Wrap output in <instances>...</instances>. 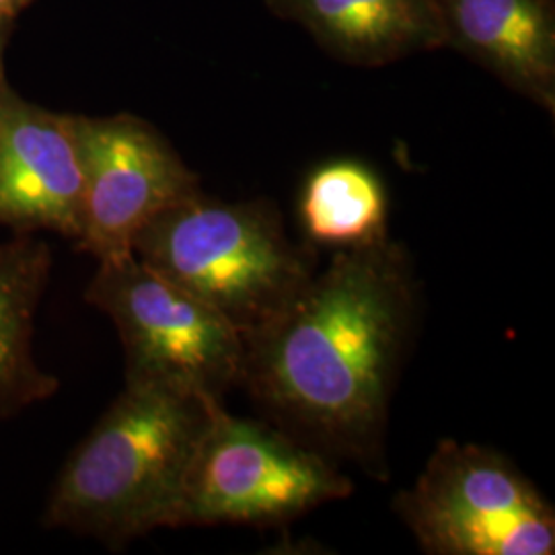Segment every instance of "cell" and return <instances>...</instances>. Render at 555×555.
<instances>
[{"instance_id": "5bb4252c", "label": "cell", "mask_w": 555, "mask_h": 555, "mask_svg": "<svg viewBox=\"0 0 555 555\" xmlns=\"http://www.w3.org/2000/svg\"><path fill=\"white\" fill-rule=\"evenodd\" d=\"M0 93H2V62H0Z\"/></svg>"}, {"instance_id": "4fadbf2b", "label": "cell", "mask_w": 555, "mask_h": 555, "mask_svg": "<svg viewBox=\"0 0 555 555\" xmlns=\"http://www.w3.org/2000/svg\"><path fill=\"white\" fill-rule=\"evenodd\" d=\"M21 2L23 0H0V17H7L11 13H15Z\"/></svg>"}, {"instance_id": "8fae6325", "label": "cell", "mask_w": 555, "mask_h": 555, "mask_svg": "<svg viewBox=\"0 0 555 555\" xmlns=\"http://www.w3.org/2000/svg\"><path fill=\"white\" fill-rule=\"evenodd\" d=\"M52 272V251L34 235L0 243V420L46 401L60 380L34 352L36 315Z\"/></svg>"}, {"instance_id": "30bf717a", "label": "cell", "mask_w": 555, "mask_h": 555, "mask_svg": "<svg viewBox=\"0 0 555 555\" xmlns=\"http://www.w3.org/2000/svg\"><path fill=\"white\" fill-rule=\"evenodd\" d=\"M280 20L302 25L319 46L352 66L377 68L444 48L435 0H266Z\"/></svg>"}, {"instance_id": "8992f818", "label": "cell", "mask_w": 555, "mask_h": 555, "mask_svg": "<svg viewBox=\"0 0 555 555\" xmlns=\"http://www.w3.org/2000/svg\"><path fill=\"white\" fill-rule=\"evenodd\" d=\"M85 300L114 321L126 383H157L220 401L241 383L245 341L229 319L134 254L100 261Z\"/></svg>"}, {"instance_id": "9c48e42d", "label": "cell", "mask_w": 555, "mask_h": 555, "mask_svg": "<svg viewBox=\"0 0 555 555\" xmlns=\"http://www.w3.org/2000/svg\"><path fill=\"white\" fill-rule=\"evenodd\" d=\"M444 46L555 114V0H435Z\"/></svg>"}, {"instance_id": "6da1fadb", "label": "cell", "mask_w": 555, "mask_h": 555, "mask_svg": "<svg viewBox=\"0 0 555 555\" xmlns=\"http://www.w3.org/2000/svg\"><path fill=\"white\" fill-rule=\"evenodd\" d=\"M416 311L399 243L337 249L278 318L243 337L241 383L282 430L387 477L389 405Z\"/></svg>"}, {"instance_id": "7a4b0ae2", "label": "cell", "mask_w": 555, "mask_h": 555, "mask_svg": "<svg viewBox=\"0 0 555 555\" xmlns=\"http://www.w3.org/2000/svg\"><path fill=\"white\" fill-rule=\"evenodd\" d=\"M217 403L171 385L126 383L64 463L43 525L109 547L171 529L190 461Z\"/></svg>"}, {"instance_id": "5b68a950", "label": "cell", "mask_w": 555, "mask_h": 555, "mask_svg": "<svg viewBox=\"0 0 555 555\" xmlns=\"http://www.w3.org/2000/svg\"><path fill=\"white\" fill-rule=\"evenodd\" d=\"M396 513L433 555H552L554 506L511 459L444 438Z\"/></svg>"}, {"instance_id": "52a82bcc", "label": "cell", "mask_w": 555, "mask_h": 555, "mask_svg": "<svg viewBox=\"0 0 555 555\" xmlns=\"http://www.w3.org/2000/svg\"><path fill=\"white\" fill-rule=\"evenodd\" d=\"M85 173L80 251L98 261L132 254L140 231L199 192V178L159 132L134 116L77 118Z\"/></svg>"}, {"instance_id": "277c9868", "label": "cell", "mask_w": 555, "mask_h": 555, "mask_svg": "<svg viewBox=\"0 0 555 555\" xmlns=\"http://www.w3.org/2000/svg\"><path fill=\"white\" fill-rule=\"evenodd\" d=\"M354 492L332 456L276 424L215 405L181 486L171 529L278 525Z\"/></svg>"}, {"instance_id": "7c38bea8", "label": "cell", "mask_w": 555, "mask_h": 555, "mask_svg": "<svg viewBox=\"0 0 555 555\" xmlns=\"http://www.w3.org/2000/svg\"><path fill=\"white\" fill-rule=\"evenodd\" d=\"M389 199L377 171L357 159L318 165L302 183L298 219L318 245L350 249L385 241Z\"/></svg>"}, {"instance_id": "ba28073f", "label": "cell", "mask_w": 555, "mask_h": 555, "mask_svg": "<svg viewBox=\"0 0 555 555\" xmlns=\"http://www.w3.org/2000/svg\"><path fill=\"white\" fill-rule=\"evenodd\" d=\"M85 173L77 116L0 93V227L17 235H80Z\"/></svg>"}, {"instance_id": "3957f363", "label": "cell", "mask_w": 555, "mask_h": 555, "mask_svg": "<svg viewBox=\"0 0 555 555\" xmlns=\"http://www.w3.org/2000/svg\"><path fill=\"white\" fill-rule=\"evenodd\" d=\"M132 254L204 300L243 337L278 318L318 272L270 199L220 202L202 192L160 212Z\"/></svg>"}]
</instances>
